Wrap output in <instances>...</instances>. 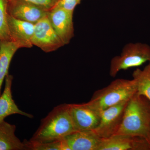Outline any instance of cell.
Returning a JSON list of instances; mask_svg holds the SVG:
<instances>
[{
    "instance_id": "cell-12",
    "label": "cell",
    "mask_w": 150,
    "mask_h": 150,
    "mask_svg": "<svg viewBox=\"0 0 150 150\" xmlns=\"http://www.w3.org/2000/svg\"><path fill=\"white\" fill-rule=\"evenodd\" d=\"M66 150H97L101 139L93 131H75L63 140Z\"/></svg>"
},
{
    "instance_id": "cell-9",
    "label": "cell",
    "mask_w": 150,
    "mask_h": 150,
    "mask_svg": "<svg viewBox=\"0 0 150 150\" xmlns=\"http://www.w3.org/2000/svg\"><path fill=\"white\" fill-rule=\"evenodd\" d=\"M70 112L76 131H93L98 126L100 112L86 103L70 104Z\"/></svg>"
},
{
    "instance_id": "cell-21",
    "label": "cell",
    "mask_w": 150,
    "mask_h": 150,
    "mask_svg": "<svg viewBox=\"0 0 150 150\" xmlns=\"http://www.w3.org/2000/svg\"><path fill=\"white\" fill-rule=\"evenodd\" d=\"M149 137H150V132H149Z\"/></svg>"
},
{
    "instance_id": "cell-14",
    "label": "cell",
    "mask_w": 150,
    "mask_h": 150,
    "mask_svg": "<svg viewBox=\"0 0 150 150\" xmlns=\"http://www.w3.org/2000/svg\"><path fill=\"white\" fill-rule=\"evenodd\" d=\"M16 126L3 121L0 122V150H25L23 142L16 136Z\"/></svg>"
},
{
    "instance_id": "cell-5",
    "label": "cell",
    "mask_w": 150,
    "mask_h": 150,
    "mask_svg": "<svg viewBox=\"0 0 150 150\" xmlns=\"http://www.w3.org/2000/svg\"><path fill=\"white\" fill-rule=\"evenodd\" d=\"M129 100L108 108L100 112V121L93 131L100 139H107L115 135L119 130Z\"/></svg>"
},
{
    "instance_id": "cell-10",
    "label": "cell",
    "mask_w": 150,
    "mask_h": 150,
    "mask_svg": "<svg viewBox=\"0 0 150 150\" xmlns=\"http://www.w3.org/2000/svg\"><path fill=\"white\" fill-rule=\"evenodd\" d=\"M97 150H150V143L142 137L116 135L101 139Z\"/></svg>"
},
{
    "instance_id": "cell-8",
    "label": "cell",
    "mask_w": 150,
    "mask_h": 150,
    "mask_svg": "<svg viewBox=\"0 0 150 150\" xmlns=\"http://www.w3.org/2000/svg\"><path fill=\"white\" fill-rule=\"evenodd\" d=\"M74 12L55 7L48 12L49 21L63 43L67 45L74 36Z\"/></svg>"
},
{
    "instance_id": "cell-2",
    "label": "cell",
    "mask_w": 150,
    "mask_h": 150,
    "mask_svg": "<svg viewBox=\"0 0 150 150\" xmlns=\"http://www.w3.org/2000/svg\"><path fill=\"white\" fill-rule=\"evenodd\" d=\"M150 101L136 93L129 100L121 126L115 135L142 137L150 143Z\"/></svg>"
},
{
    "instance_id": "cell-3",
    "label": "cell",
    "mask_w": 150,
    "mask_h": 150,
    "mask_svg": "<svg viewBox=\"0 0 150 150\" xmlns=\"http://www.w3.org/2000/svg\"><path fill=\"white\" fill-rule=\"evenodd\" d=\"M137 92V83L134 79H116L107 86L95 92L87 103L93 109L100 112L129 100Z\"/></svg>"
},
{
    "instance_id": "cell-20",
    "label": "cell",
    "mask_w": 150,
    "mask_h": 150,
    "mask_svg": "<svg viewBox=\"0 0 150 150\" xmlns=\"http://www.w3.org/2000/svg\"><path fill=\"white\" fill-rule=\"evenodd\" d=\"M49 11L56 7L59 0H25Z\"/></svg>"
},
{
    "instance_id": "cell-4",
    "label": "cell",
    "mask_w": 150,
    "mask_h": 150,
    "mask_svg": "<svg viewBox=\"0 0 150 150\" xmlns=\"http://www.w3.org/2000/svg\"><path fill=\"white\" fill-rule=\"evenodd\" d=\"M150 62V46L146 43H129L124 46L120 56L113 57L110 63L109 75L116 76L122 70L142 66Z\"/></svg>"
},
{
    "instance_id": "cell-18",
    "label": "cell",
    "mask_w": 150,
    "mask_h": 150,
    "mask_svg": "<svg viewBox=\"0 0 150 150\" xmlns=\"http://www.w3.org/2000/svg\"><path fill=\"white\" fill-rule=\"evenodd\" d=\"M7 2L8 0H0V40H11L8 23Z\"/></svg>"
},
{
    "instance_id": "cell-7",
    "label": "cell",
    "mask_w": 150,
    "mask_h": 150,
    "mask_svg": "<svg viewBox=\"0 0 150 150\" xmlns=\"http://www.w3.org/2000/svg\"><path fill=\"white\" fill-rule=\"evenodd\" d=\"M7 11L14 18L34 24L48 13L41 7L25 0H8Z\"/></svg>"
},
{
    "instance_id": "cell-11",
    "label": "cell",
    "mask_w": 150,
    "mask_h": 150,
    "mask_svg": "<svg viewBox=\"0 0 150 150\" xmlns=\"http://www.w3.org/2000/svg\"><path fill=\"white\" fill-rule=\"evenodd\" d=\"M8 23L11 40L16 43L19 48H30L33 46L31 40L35 24L17 19L8 14Z\"/></svg>"
},
{
    "instance_id": "cell-13",
    "label": "cell",
    "mask_w": 150,
    "mask_h": 150,
    "mask_svg": "<svg viewBox=\"0 0 150 150\" xmlns=\"http://www.w3.org/2000/svg\"><path fill=\"white\" fill-rule=\"evenodd\" d=\"M13 79V76L9 74L5 79L4 88L0 96V122L4 121L8 116L14 114H19L30 118L33 117L31 114L20 110L16 104L12 94Z\"/></svg>"
},
{
    "instance_id": "cell-1",
    "label": "cell",
    "mask_w": 150,
    "mask_h": 150,
    "mask_svg": "<svg viewBox=\"0 0 150 150\" xmlns=\"http://www.w3.org/2000/svg\"><path fill=\"white\" fill-rule=\"evenodd\" d=\"M75 131L70 104L64 103L54 107L41 120L40 126L29 140L37 143L61 141Z\"/></svg>"
},
{
    "instance_id": "cell-15",
    "label": "cell",
    "mask_w": 150,
    "mask_h": 150,
    "mask_svg": "<svg viewBox=\"0 0 150 150\" xmlns=\"http://www.w3.org/2000/svg\"><path fill=\"white\" fill-rule=\"evenodd\" d=\"M18 49V46L13 41L0 40V96L1 94L3 82L8 74L11 61Z\"/></svg>"
},
{
    "instance_id": "cell-6",
    "label": "cell",
    "mask_w": 150,
    "mask_h": 150,
    "mask_svg": "<svg viewBox=\"0 0 150 150\" xmlns=\"http://www.w3.org/2000/svg\"><path fill=\"white\" fill-rule=\"evenodd\" d=\"M31 41L33 46L46 53L56 51L64 46L52 27L47 15L35 24Z\"/></svg>"
},
{
    "instance_id": "cell-19",
    "label": "cell",
    "mask_w": 150,
    "mask_h": 150,
    "mask_svg": "<svg viewBox=\"0 0 150 150\" xmlns=\"http://www.w3.org/2000/svg\"><path fill=\"white\" fill-rule=\"evenodd\" d=\"M82 0H59L56 6L57 7L60 8L74 12L75 8L79 4Z\"/></svg>"
},
{
    "instance_id": "cell-16",
    "label": "cell",
    "mask_w": 150,
    "mask_h": 150,
    "mask_svg": "<svg viewBox=\"0 0 150 150\" xmlns=\"http://www.w3.org/2000/svg\"><path fill=\"white\" fill-rule=\"evenodd\" d=\"M137 85V93L150 101V62L143 70L137 69L132 74Z\"/></svg>"
},
{
    "instance_id": "cell-17",
    "label": "cell",
    "mask_w": 150,
    "mask_h": 150,
    "mask_svg": "<svg viewBox=\"0 0 150 150\" xmlns=\"http://www.w3.org/2000/svg\"><path fill=\"white\" fill-rule=\"evenodd\" d=\"M23 143L25 150H66L62 140L48 143H37L25 140Z\"/></svg>"
}]
</instances>
